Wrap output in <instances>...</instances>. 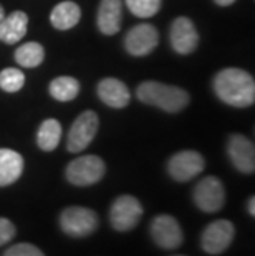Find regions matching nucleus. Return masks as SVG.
<instances>
[{"label": "nucleus", "mask_w": 255, "mask_h": 256, "mask_svg": "<svg viewBox=\"0 0 255 256\" xmlns=\"http://www.w3.org/2000/svg\"><path fill=\"white\" fill-rule=\"evenodd\" d=\"M214 91L220 101L234 108L252 106L255 101V81L238 68H225L214 78Z\"/></svg>", "instance_id": "nucleus-1"}, {"label": "nucleus", "mask_w": 255, "mask_h": 256, "mask_svg": "<svg viewBox=\"0 0 255 256\" xmlns=\"http://www.w3.org/2000/svg\"><path fill=\"white\" fill-rule=\"evenodd\" d=\"M138 100L144 104L156 106L166 112H179L189 104L187 91L177 86L162 84L157 81H144L136 90Z\"/></svg>", "instance_id": "nucleus-2"}, {"label": "nucleus", "mask_w": 255, "mask_h": 256, "mask_svg": "<svg viewBox=\"0 0 255 256\" xmlns=\"http://www.w3.org/2000/svg\"><path fill=\"white\" fill-rule=\"evenodd\" d=\"M100 218L95 210L85 206H68L60 214V228L72 238H86L98 230Z\"/></svg>", "instance_id": "nucleus-3"}, {"label": "nucleus", "mask_w": 255, "mask_h": 256, "mask_svg": "<svg viewBox=\"0 0 255 256\" xmlns=\"http://www.w3.org/2000/svg\"><path fill=\"white\" fill-rule=\"evenodd\" d=\"M106 166L98 156H83L77 157L67 166L65 176L67 180L77 187H90L98 184L105 177Z\"/></svg>", "instance_id": "nucleus-4"}, {"label": "nucleus", "mask_w": 255, "mask_h": 256, "mask_svg": "<svg viewBox=\"0 0 255 256\" xmlns=\"http://www.w3.org/2000/svg\"><path fill=\"white\" fill-rule=\"evenodd\" d=\"M143 216V205L133 195H121L110 208V223L116 232H131Z\"/></svg>", "instance_id": "nucleus-5"}, {"label": "nucleus", "mask_w": 255, "mask_h": 256, "mask_svg": "<svg viewBox=\"0 0 255 256\" xmlns=\"http://www.w3.org/2000/svg\"><path fill=\"white\" fill-rule=\"evenodd\" d=\"M100 128L98 114L95 111H85L75 119V122L70 128L68 139H67V149L73 154L85 150L91 142H93L96 132Z\"/></svg>", "instance_id": "nucleus-6"}, {"label": "nucleus", "mask_w": 255, "mask_h": 256, "mask_svg": "<svg viewBox=\"0 0 255 256\" xmlns=\"http://www.w3.org/2000/svg\"><path fill=\"white\" fill-rule=\"evenodd\" d=\"M194 204L199 210L205 212V214H215L219 212L225 204V190L224 185L214 176L204 177L199 180L194 187L192 192Z\"/></svg>", "instance_id": "nucleus-7"}, {"label": "nucleus", "mask_w": 255, "mask_h": 256, "mask_svg": "<svg viewBox=\"0 0 255 256\" xmlns=\"http://www.w3.org/2000/svg\"><path fill=\"white\" fill-rule=\"evenodd\" d=\"M235 236V228L229 220H215L204 228L200 246L209 254H220L230 246Z\"/></svg>", "instance_id": "nucleus-8"}, {"label": "nucleus", "mask_w": 255, "mask_h": 256, "mask_svg": "<svg viewBox=\"0 0 255 256\" xmlns=\"http://www.w3.org/2000/svg\"><path fill=\"white\" fill-rule=\"evenodd\" d=\"M151 238L162 250H177L184 243V233L179 222L171 215H157L149 226Z\"/></svg>", "instance_id": "nucleus-9"}, {"label": "nucleus", "mask_w": 255, "mask_h": 256, "mask_svg": "<svg viewBox=\"0 0 255 256\" xmlns=\"http://www.w3.org/2000/svg\"><path fill=\"white\" fill-rule=\"evenodd\" d=\"M205 160L196 150H181L167 162L169 176L176 182H189L204 170Z\"/></svg>", "instance_id": "nucleus-10"}, {"label": "nucleus", "mask_w": 255, "mask_h": 256, "mask_svg": "<svg viewBox=\"0 0 255 256\" xmlns=\"http://www.w3.org/2000/svg\"><path fill=\"white\" fill-rule=\"evenodd\" d=\"M159 43V34L151 24H141L133 26L124 38V48L133 56H146Z\"/></svg>", "instance_id": "nucleus-11"}, {"label": "nucleus", "mask_w": 255, "mask_h": 256, "mask_svg": "<svg viewBox=\"0 0 255 256\" xmlns=\"http://www.w3.org/2000/svg\"><path fill=\"white\" fill-rule=\"evenodd\" d=\"M227 154L238 172L253 174L255 170V149L253 142L242 134H232L227 142Z\"/></svg>", "instance_id": "nucleus-12"}, {"label": "nucleus", "mask_w": 255, "mask_h": 256, "mask_svg": "<svg viewBox=\"0 0 255 256\" xmlns=\"http://www.w3.org/2000/svg\"><path fill=\"white\" fill-rule=\"evenodd\" d=\"M171 45L179 55H189L196 50L199 35L196 26L187 17H179L171 25Z\"/></svg>", "instance_id": "nucleus-13"}, {"label": "nucleus", "mask_w": 255, "mask_h": 256, "mask_svg": "<svg viewBox=\"0 0 255 256\" xmlns=\"http://www.w3.org/2000/svg\"><path fill=\"white\" fill-rule=\"evenodd\" d=\"M100 100L110 108L123 110L129 104V90L128 86L116 78H105L98 83Z\"/></svg>", "instance_id": "nucleus-14"}, {"label": "nucleus", "mask_w": 255, "mask_h": 256, "mask_svg": "<svg viewBox=\"0 0 255 256\" xmlns=\"http://www.w3.org/2000/svg\"><path fill=\"white\" fill-rule=\"evenodd\" d=\"M96 20H98V28L101 34H118L123 20V2L121 0H101Z\"/></svg>", "instance_id": "nucleus-15"}, {"label": "nucleus", "mask_w": 255, "mask_h": 256, "mask_svg": "<svg viewBox=\"0 0 255 256\" xmlns=\"http://www.w3.org/2000/svg\"><path fill=\"white\" fill-rule=\"evenodd\" d=\"M24 157L17 150L0 149V187L15 184L24 174Z\"/></svg>", "instance_id": "nucleus-16"}, {"label": "nucleus", "mask_w": 255, "mask_h": 256, "mask_svg": "<svg viewBox=\"0 0 255 256\" xmlns=\"http://www.w3.org/2000/svg\"><path fill=\"white\" fill-rule=\"evenodd\" d=\"M27 26H29V17L25 12L15 10L10 15H5L2 28H0V40L7 45H14L25 36Z\"/></svg>", "instance_id": "nucleus-17"}, {"label": "nucleus", "mask_w": 255, "mask_h": 256, "mask_svg": "<svg viewBox=\"0 0 255 256\" xmlns=\"http://www.w3.org/2000/svg\"><path fill=\"white\" fill-rule=\"evenodd\" d=\"M81 10L75 2L58 4L50 14V22L57 30H70L80 22Z\"/></svg>", "instance_id": "nucleus-18"}, {"label": "nucleus", "mask_w": 255, "mask_h": 256, "mask_svg": "<svg viewBox=\"0 0 255 256\" xmlns=\"http://www.w3.org/2000/svg\"><path fill=\"white\" fill-rule=\"evenodd\" d=\"M60 139H62V124L57 119H45L37 132L39 147L45 152H52L58 147Z\"/></svg>", "instance_id": "nucleus-19"}, {"label": "nucleus", "mask_w": 255, "mask_h": 256, "mask_svg": "<svg viewBox=\"0 0 255 256\" xmlns=\"http://www.w3.org/2000/svg\"><path fill=\"white\" fill-rule=\"evenodd\" d=\"M45 60V50L40 43L37 42H29L24 43L22 46L17 48L15 52V62L22 64L24 68H37L40 66Z\"/></svg>", "instance_id": "nucleus-20"}, {"label": "nucleus", "mask_w": 255, "mask_h": 256, "mask_svg": "<svg viewBox=\"0 0 255 256\" xmlns=\"http://www.w3.org/2000/svg\"><path fill=\"white\" fill-rule=\"evenodd\" d=\"M80 92V83L72 76H58L50 83V94L57 101H73Z\"/></svg>", "instance_id": "nucleus-21"}, {"label": "nucleus", "mask_w": 255, "mask_h": 256, "mask_svg": "<svg viewBox=\"0 0 255 256\" xmlns=\"http://www.w3.org/2000/svg\"><path fill=\"white\" fill-rule=\"evenodd\" d=\"M134 17L139 18H149L159 12L161 0H124Z\"/></svg>", "instance_id": "nucleus-22"}, {"label": "nucleus", "mask_w": 255, "mask_h": 256, "mask_svg": "<svg viewBox=\"0 0 255 256\" xmlns=\"http://www.w3.org/2000/svg\"><path fill=\"white\" fill-rule=\"evenodd\" d=\"M25 74L17 68H5L0 72V88L7 92H17L24 88Z\"/></svg>", "instance_id": "nucleus-23"}, {"label": "nucleus", "mask_w": 255, "mask_h": 256, "mask_svg": "<svg viewBox=\"0 0 255 256\" xmlns=\"http://www.w3.org/2000/svg\"><path fill=\"white\" fill-rule=\"evenodd\" d=\"M2 256H45L40 248L32 243H17L10 246Z\"/></svg>", "instance_id": "nucleus-24"}, {"label": "nucleus", "mask_w": 255, "mask_h": 256, "mask_svg": "<svg viewBox=\"0 0 255 256\" xmlns=\"http://www.w3.org/2000/svg\"><path fill=\"white\" fill-rule=\"evenodd\" d=\"M15 233V225L9 218H2L0 216V246H4V244L10 243V240H14Z\"/></svg>", "instance_id": "nucleus-25"}, {"label": "nucleus", "mask_w": 255, "mask_h": 256, "mask_svg": "<svg viewBox=\"0 0 255 256\" xmlns=\"http://www.w3.org/2000/svg\"><path fill=\"white\" fill-rule=\"evenodd\" d=\"M247 208H248V214H250V216H255V198L253 197L248 198Z\"/></svg>", "instance_id": "nucleus-26"}, {"label": "nucleus", "mask_w": 255, "mask_h": 256, "mask_svg": "<svg viewBox=\"0 0 255 256\" xmlns=\"http://www.w3.org/2000/svg\"><path fill=\"white\" fill-rule=\"evenodd\" d=\"M214 2L217 5H220V7H229V5H232L235 2V0H214Z\"/></svg>", "instance_id": "nucleus-27"}, {"label": "nucleus", "mask_w": 255, "mask_h": 256, "mask_svg": "<svg viewBox=\"0 0 255 256\" xmlns=\"http://www.w3.org/2000/svg\"><path fill=\"white\" fill-rule=\"evenodd\" d=\"M4 18H5V10H4V7H2V5H0V28H2Z\"/></svg>", "instance_id": "nucleus-28"}, {"label": "nucleus", "mask_w": 255, "mask_h": 256, "mask_svg": "<svg viewBox=\"0 0 255 256\" xmlns=\"http://www.w3.org/2000/svg\"><path fill=\"white\" fill-rule=\"evenodd\" d=\"M176 256H184V254H176Z\"/></svg>", "instance_id": "nucleus-29"}]
</instances>
